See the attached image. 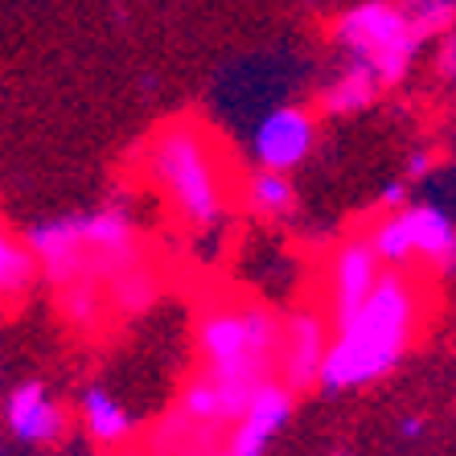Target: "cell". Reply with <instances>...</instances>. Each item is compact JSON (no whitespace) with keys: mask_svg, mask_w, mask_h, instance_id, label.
Here are the masks:
<instances>
[{"mask_svg":"<svg viewBox=\"0 0 456 456\" xmlns=\"http://www.w3.org/2000/svg\"><path fill=\"white\" fill-rule=\"evenodd\" d=\"M330 42L341 58H358L370 66L387 83V91L411 75L419 50L428 45L399 0H362L354 9L338 12L330 21Z\"/></svg>","mask_w":456,"mask_h":456,"instance_id":"5b68a950","label":"cell"},{"mask_svg":"<svg viewBox=\"0 0 456 456\" xmlns=\"http://www.w3.org/2000/svg\"><path fill=\"white\" fill-rule=\"evenodd\" d=\"M424 42H440L456 29V0H399Z\"/></svg>","mask_w":456,"mask_h":456,"instance_id":"e0dca14e","label":"cell"},{"mask_svg":"<svg viewBox=\"0 0 456 456\" xmlns=\"http://www.w3.org/2000/svg\"><path fill=\"white\" fill-rule=\"evenodd\" d=\"M75 419H78V432L86 436V444L103 448V452L132 448L136 444V436H140L136 415L127 411V403L116 391H107V387H99V382H91V387L78 391Z\"/></svg>","mask_w":456,"mask_h":456,"instance_id":"7c38bea8","label":"cell"},{"mask_svg":"<svg viewBox=\"0 0 456 456\" xmlns=\"http://www.w3.org/2000/svg\"><path fill=\"white\" fill-rule=\"evenodd\" d=\"M366 234L387 267H407V272L428 267L432 276H456V218L436 202L382 210V218Z\"/></svg>","mask_w":456,"mask_h":456,"instance_id":"8992f818","label":"cell"},{"mask_svg":"<svg viewBox=\"0 0 456 456\" xmlns=\"http://www.w3.org/2000/svg\"><path fill=\"white\" fill-rule=\"evenodd\" d=\"M382 91H387V83L374 75L370 66L358 62V58H341L333 78L317 91V107H321V116H330V119H350L379 103Z\"/></svg>","mask_w":456,"mask_h":456,"instance_id":"4fadbf2b","label":"cell"},{"mask_svg":"<svg viewBox=\"0 0 456 456\" xmlns=\"http://www.w3.org/2000/svg\"><path fill=\"white\" fill-rule=\"evenodd\" d=\"M436 78L456 91V29L440 37V50H436Z\"/></svg>","mask_w":456,"mask_h":456,"instance_id":"ac0fdd59","label":"cell"},{"mask_svg":"<svg viewBox=\"0 0 456 456\" xmlns=\"http://www.w3.org/2000/svg\"><path fill=\"white\" fill-rule=\"evenodd\" d=\"M280 321L267 305L251 297H214L193 313V354L198 370L223 382L239 403H251V395L267 379H276V346Z\"/></svg>","mask_w":456,"mask_h":456,"instance_id":"277c9868","label":"cell"},{"mask_svg":"<svg viewBox=\"0 0 456 456\" xmlns=\"http://www.w3.org/2000/svg\"><path fill=\"white\" fill-rule=\"evenodd\" d=\"M292 415H297V391L280 379H267L251 395L243 415L234 419L231 436H226V456H264L288 432Z\"/></svg>","mask_w":456,"mask_h":456,"instance_id":"8fae6325","label":"cell"},{"mask_svg":"<svg viewBox=\"0 0 456 456\" xmlns=\"http://www.w3.org/2000/svg\"><path fill=\"white\" fill-rule=\"evenodd\" d=\"M333 321L325 305H300L288 308L280 321V346H276V379L288 382L297 395L321 387L325 358H330Z\"/></svg>","mask_w":456,"mask_h":456,"instance_id":"52a82bcc","label":"cell"},{"mask_svg":"<svg viewBox=\"0 0 456 456\" xmlns=\"http://www.w3.org/2000/svg\"><path fill=\"white\" fill-rule=\"evenodd\" d=\"M313 149H317V111H308L305 103H280L264 111L247 136L251 165L264 169L297 173L313 157Z\"/></svg>","mask_w":456,"mask_h":456,"instance_id":"9c48e42d","label":"cell"},{"mask_svg":"<svg viewBox=\"0 0 456 456\" xmlns=\"http://www.w3.org/2000/svg\"><path fill=\"white\" fill-rule=\"evenodd\" d=\"M387 264L374 251L370 234H350L325 259V280H321V305L330 313L333 325H341L346 317H354L362 308V300L374 292V284L382 280Z\"/></svg>","mask_w":456,"mask_h":456,"instance_id":"ba28073f","label":"cell"},{"mask_svg":"<svg viewBox=\"0 0 456 456\" xmlns=\"http://www.w3.org/2000/svg\"><path fill=\"white\" fill-rule=\"evenodd\" d=\"M239 206H243L251 218H259V223H284L288 214L297 210V185H292V173L255 165V169L243 177Z\"/></svg>","mask_w":456,"mask_h":456,"instance_id":"5bb4252c","label":"cell"},{"mask_svg":"<svg viewBox=\"0 0 456 456\" xmlns=\"http://www.w3.org/2000/svg\"><path fill=\"white\" fill-rule=\"evenodd\" d=\"M70 428L75 419L45 382H17L4 395V432L12 448H62L70 440Z\"/></svg>","mask_w":456,"mask_h":456,"instance_id":"30bf717a","label":"cell"},{"mask_svg":"<svg viewBox=\"0 0 456 456\" xmlns=\"http://www.w3.org/2000/svg\"><path fill=\"white\" fill-rule=\"evenodd\" d=\"M407 202H411V177L387 181L379 190V210H403Z\"/></svg>","mask_w":456,"mask_h":456,"instance_id":"d6986e66","label":"cell"},{"mask_svg":"<svg viewBox=\"0 0 456 456\" xmlns=\"http://www.w3.org/2000/svg\"><path fill=\"white\" fill-rule=\"evenodd\" d=\"M42 259V276L50 288L66 284H95L107 288L119 272L144 259V243L132 223V214L119 206L86 214H58L25 231Z\"/></svg>","mask_w":456,"mask_h":456,"instance_id":"3957f363","label":"cell"},{"mask_svg":"<svg viewBox=\"0 0 456 456\" xmlns=\"http://www.w3.org/2000/svg\"><path fill=\"white\" fill-rule=\"evenodd\" d=\"M160 297V276L149 267V259L132 264L127 272H119L111 284H107V300H111V317H140L149 313Z\"/></svg>","mask_w":456,"mask_h":456,"instance_id":"2e32d148","label":"cell"},{"mask_svg":"<svg viewBox=\"0 0 456 456\" xmlns=\"http://www.w3.org/2000/svg\"><path fill=\"white\" fill-rule=\"evenodd\" d=\"M144 177L157 190L160 206L185 231H214L223 226L231 198H226L223 152L198 119H165L144 144Z\"/></svg>","mask_w":456,"mask_h":456,"instance_id":"7a4b0ae2","label":"cell"},{"mask_svg":"<svg viewBox=\"0 0 456 456\" xmlns=\"http://www.w3.org/2000/svg\"><path fill=\"white\" fill-rule=\"evenodd\" d=\"M432 152L428 149H419V152H411V157H407V177L411 181H419V177H432Z\"/></svg>","mask_w":456,"mask_h":456,"instance_id":"44dd1931","label":"cell"},{"mask_svg":"<svg viewBox=\"0 0 456 456\" xmlns=\"http://www.w3.org/2000/svg\"><path fill=\"white\" fill-rule=\"evenodd\" d=\"M428 313L424 280L407 267H387L374 292L362 300L354 317L333 325L330 358L321 374L325 395H350L382 382L411 354Z\"/></svg>","mask_w":456,"mask_h":456,"instance_id":"6da1fadb","label":"cell"},{"mask_svg":"<svg viewBox=\"0 0 456 456\" xmlns=\"http://www.w3.org/2000/svg\"><path fill=\"white\" fill-rule=\"evenodd\" d=\"M37 280H45V276H42V259H37L33 243L21 239V234L4 231V239H0V297H4V308L12 313L21 300H29Z\"/></svg>","mask_w":456,"mask_h":456,"instance_id":"9a60e30c","label":"cell"},{"mask_svg":"<svg viewBox=\"0 0 456 456\" xmlns=\"http://www.w3.org/2000/svg\"><path fill=\"white\" fill-rule=\"evenodd\" d=\"M395 436L403 440V444H415V440H424L428 436V419L419 411H411V415H403L399 424H395Z\"/></svg>","mask_w":456,"mask_h":456,"instance_id":"ffe728a7","label":"cell"}]
</instances>
